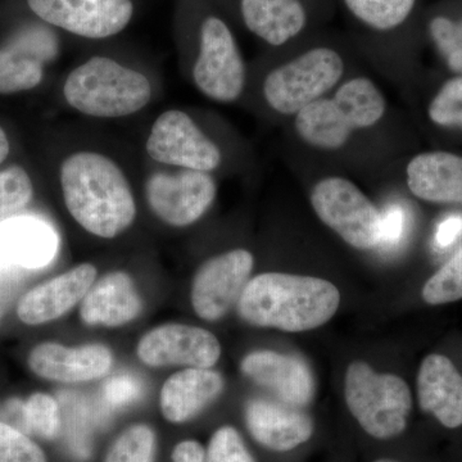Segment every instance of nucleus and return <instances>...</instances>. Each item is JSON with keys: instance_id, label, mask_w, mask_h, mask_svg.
Here are the masks:
<instances>
[{"instance_id": "obj_10", "label": "nucleus", "mask_w": 462, "mask_h": 462, "mask_svg": "<svg viewBox=\"0 0 462 462\" xmlns=\"http://www.w3.org/2000/svg\"><path fill=\"white\" fill-rule=\"evenodd\" d=\"M254 264V254L245 249H233L206 261L191 285L194 312L206 321L220 320L242 296Z\"/></svg>"}, {"instance_id": "obj_6", "label": "nucleus", "mask_w": 462, "mask_h": 462, "mask_svg": "<svg viewBox=\"0 0 462 462\" xmlns=\"http://www.w3.org/2000/svg\"><path fill=\"white\" fill-rule=\"evenodd\" d=\"M311 205L346 245L360 251L379 247L382 212L355 182L339 176L322 179L312 190Z\"/></svg>"}, {"instance_id": "obj_24", "label": "nucleus", "mask_w": 462, "mask_h": 462, "mask_svg": "<svg viewBox=\"0 0 462 462\" xmlns=\"http://www.w3.org/2000/svg\"><path fill=\"white\" fill-rule=\"evenodd\" d=\"M300 138L311 147L337 151L345 147L354 134L334 99L315 100L296 115Z\"/></svg>"}, {"instance_id": "obj_36", "label": "nucleus", "mask_w": 462, "mask_h": 462, "mask_svg": "<svg viewBox=\"0 0 462 462\" xmlns=\"http://www.w3.org/2000/svg\"><path fill=\"white\" fill-rule=\"evenodd\" d=\"M105 397L112 406H125L134 402L141 394V385L130 376H116L105 384Z\"/></svg>"}, {"instance_id": "obj_37", "label": "nucleus", "mask_w": 462, "mask_h": 462, "mask_svg": "<svg viewBox=\"0 0 462 462\" xmlns=\"http://www.w3.org/2000/svg\"><path fill=\"white\" fill-rule=\"evenodd\" d=\"M462 233L461 216H451L446 218L438 227L436 234V242L439 247H449Z\"/></svg>"}, {"instance_id": "obj_14", "label": "nucleus", "mask_w": 462, "mask_h": 462, "mask_svg": "<svg viewBox=\"0 0 462 462\" xmlns=\"http://www.w3.org/2000/svg\"><path fill=\"white\" fill-rule=\"evenodd\" d=\"M97 273L94 264L81 263L30 289L18 302V320L29 327H38L62 318L84 300L96 282Z\"/></svg>"}, {"instance_id": "obj_13", "label": "nucleus", "mask_w": 462, "mask_h": 462, "mask_svg": "<svg viewBox=\"0 0 462 462\" xmlns=\"http://www.w3.org/2000/svg\"><path fill=\"white\" fill-rule=\"evenodd\" d=\"M30 370L39 378L58 383H85L107 375L114 365L108 346H66L44 342L33 346L27 357Z\"/></svg>"}, {"instance_id": "obj_39", "label": "nucleus", "mask_w": 462, "mask_h": 462, "mask_svg": "<svg viewBox=\"0 0 462 462\" xmlns=\"http://www.w3.org/2000/svg\"><path fill=\"white\" fill-rule=\"evenodd\" d=\"M9 149H11V145H9L7 134L3 127H0V163L8 157Z\"/></svg>"}, {"instance_id": "obj_26", "label": "nucleus", "mask_w": 462, "mask_h": 462, "mask_svg": "<svg viewBox=\"0 0 462 462\" xmlns=\"http://www.w3.org/2000/svg\"><path fill=\"white\" fill-rule=\"evenodd\" d=\"M345 3L357 20L378 32H389L402 25L415 5V0H345Z\"/></svg>"}, {"instance_id": "obj_34", "label": "nucleus", "mask_w": 462, "mask_h": 462, "mask_svg": "<svg viewBox=\"0 0 462 462\" xmlns=\"http://www.w3.org/2000/svg\"><path fill=\"white\" fill-rule=\"evenodd\" d=\"M206 462H256L249 454L238 430L233 427H223L215 431L208 448Z\"/></svg>"}, {"instance_id": "obj_18", "label": "nucleus", "mask_w": 462, "mask_h": 462, "mask_svg": "<svg viewBox=\"0 0 462 462\" xmlns=\"http://www.w3.org/2000/svg\"><path fill=\"white\" fill-rule=\"evenodd\" d=\"M142 309V298L132 276L114 272L94 282L81 300L80 316L85 324L116 328L135 320Z\"/></svg>"}, {"instance_id": "obj_32", "label": "nucleus", "mask_w": 462, "mask_h": 462, "mask_svg": "<svg viewBox=\"0 0 462 462\" xmlns=\"http://www.w3.org/2000/svg\"><path fill=\"white\" fill-rule=\"evenodd\" d=\"M430 117L440 126H462V76L443 85L431 100Z\"/></svg>"}, {"instance_id": "obj_40", "label": "nucleus", "mask_w": 462, "mask_h": 462, "mask_svg": "<svg viewBox=\"0 0 462 462\" xmlns=\"http://www.w3.org/2000/svg\"><path fill=\"white\" fill-rule=\"evenodd\" d=\"M374 462H400V461L392 460V458H380V460H376Z\"/></svg>"}, {"instance_id": "obj_22", "label": "nucleus", "mask_w": 462, "mask_h": 462, "mask_svg": "<svg viewBox=\"0 0 462 462\" xmlns=\"http://www.w3.org/2000/svg\"><path fill=\"white\" fill-rule=\"evenodd\" d=\"M51 51L47 33L32 30L18 35L0 50V94L35 89L44 78V63Z\"/></svg>"}, {"instance_id": "obj_31", "label": "nucleus", "mask_w": 462, "mask_h": 462, "mask_svg": "<svg viewBox=\"0 0 462 462\" xmlns=\"http://www.w3.org/2000/svg\"><path fill=\"white\" fill-rule=\"evenodd\" d=\"M0 462H47V458L25 431L0 421Z\"/></svg>"}, {"instance_id": "obj_1", "label": "nucleus", "mask_w": 462, "mask_h": 462, "mask_svg": "<svg viewBox=\"0 0 462 462\" xmlns=\"http://www.w3.org/2000/svg\"><path fill=\"white\" fill-rule=\"evenodd\" d=\"M67 209L83 229L99 238L124 233L136 216L126 176L114 161L94 152H79L60 167Z\"/></svg>"}, {"instance_id": "obj_21", "label": "nucleus", "mask_w": 462, "mask_h": 462, "mask_svg": "<svg viewBox=\"0 0 462 462\" xmlns=\"http://www.w3.org/2000/svg\"><path fill=\"white\" fill-rule=\"evenodd\" d=\"M406 173L409 189L418 199L461 205L462 157L448 152L419 154L410 161Z\"/></svg>"}, {"instance_id": "obj_30", "label": "nucleus", "mask_w": 462, "mask_h": 462, "mask_svg": "<svg viewBox=\"0 0 462 462\" xmlns=\"http://www.w3.org/2000/svg\"><path fill=\"white\" fill-rule=\"evenodd\" d=\"M26 431L44 439H53L60 433V406L53 397L36 392L23 402Z\"/></svg>"}, {"instance_id": "obj_5", "label": "nucleus", "mask_w": 462, "mask_h": 462, "mask_svg": "<svg viewBox=\"0 0 462 462\" xmlns=\"http://www.w3.org/2000/svg\"><path fill=\"white\" fill-rule=\"evenodd\" d=\"M345 74V62L330 48H314L273 69L264 79L267 105L281 115H297L324 98Z\"/></svg>"}, {"instance_id": "obj_3", "label": "nucleus", "mask_w": 462, "mask_h": 462, "mask_svg": "<svg viewBox=\"0 0 462 462\" xmlns=\"http://www.w3.org/2000/svg\"><path fill=\"white\" fill-rule=\"evenodd\" d=\"M63 94L81 114L116 118L144 108L152 98V87L141 72L111 58L93 57L69 75Z\"/></svg>"}, {"instance_id": "obj_23", "label": "nucleus", "mask_w": 462, "mask_h": 462, "mask_svg": "<svg viewBox=\"0 0 462 462\" xmlns=\"http://www.w3.org/2000/svg\"><path fill=\"white\" fill-rule=\"evenodd\" d=\"M249 32L273 47H282L302 32L307 14L300 0H242Z\"/></svg>"}, {"instance_id": "obj_19", "label": "nucleus", "mask_w": 462, "mask_h": 462, "mask_svg": "<svg viewBox=\"0 0 462 462\" xmlns=\"http://www.w3.org/2000/svg\"><path fill=\"white\" fill-rule=\"evenodd\" d=\"M58 239L50 225L36 217L8 218L0 224V264L41 269L56 256Z\"/></svg>"}, {"instance_id": "obj_27", "label": "nucleus", "mask_w": 462, "mask_h": 462, "mask_svg": "<svg viewBox=\"0 0 462 462\" xmlns=\"http://www.w3.org/2000/svg\"><path fill=\"white\" fill-rule=\"evenodd\" d=\"M421 296L430 306L462 300V248L428 279L422 287Z\"/></svg>"}, {"instance_id": "obj_33", "label": "nucleus", "mask_w": 462, "mask_h": 462, "mask_svg": "<svg viewBox=\"0 0 462 462\" xmlns=\"http://www.w3.org/2000/svg\"><path fill=\"white\" fill-rule=\"evenodd\" d=\"M430 33L449 69L462 74V21L454 23L446 17L434 18Z\"/></svg>"}, {"instance_id": "obj_16", "label": "nucleus", "mask_w": 462, "mask_h": 462, "mask_svg": "<svg viewBox=\"0 0 462 462\" xmlns=\"http://www.w3.org/2000/svg\"><path fill=\"white\" fill-rule=\"evenodd\" d=\"M418 400L422 411L447 430L462 427V374L447 356L430 354L422 360Z\"/></svg>"}, {"instance_id": "obj_35", "label": "nucleus", "mask_w": 462, "mask_h": 462, "mask_svg": "<svg viewBox=\"0 0 462 462\" xmlns=\"http://www.w3.org/2000/svg\"><path fill=\"white\" fill-rule=\"evenodd\" d=\"M407 215L400 205L389 206L382 214L379 247L393 248L400 245L406 230Z\"/></svg>"}, {"instance_id": "obj_7", "label": "nucleus", "mask_w": 462, "mask_h": 462, "mask_svg": "<svg viewBox=\"0 0 462 462\" xmlns=\"http://www.w3.org/2000/svg\"><path fill=\"white\" fill-rule=\"evenodd\" d=\"M193 78L197 88L216 102H234L245 90V60L229 27L220 18L208 17L203 23Z\"/></svg>"}, {"instance_id": "obj_29", "label": "nucleus", "mask_w": 462, "mask_h": 462, "mask_svg": "<svg viewBox=\"0 0 462 462\" xmlns=\"http://www.w3.org/2000/svg\"><path fill=\"white\" fill-rule=\"evenodd\" d=\"M32 197V181L26 170L12 166L0 171V224L25 208Z\"/></svg>"}, {"instance_id": "obj_9", "label": "nucleus", "mask_w": 462, "mask_h": 462, "mask_svg": "<svg viewBox=\"0 0 462 462\" xmlns=\"http://www.w3.org/2000/svg\"><path fill=\"white\" fill-rule=\"evenodd\" d=\"M147 153L154 161L197 171H214L221 163V152L185 112H163L152 126Z\"/></svg>"}, {"instance_id": "obj_38", "label": "nucleus", "mask_w": 462, "mask_h": 462, "mask_svg": "<svg viewBox=\"0 0 462 462\" xmlns=\"http://www.w3.org/2000/svg\"><path fill=\"white\" fill-rule=\"evenodd\" d=\"M173 462H206L203 447L196 440H184L172 452Z\"/></svg>"}, {"instance_id": "obj_25", "label": "nucleus", "mask_w": 462, "mask_h": 462, "mask_svg": "<svg viewBox=\"0 0 462 462\" xmlns=\"http://www.w3.org/2000/svg\"><path fill=\"white\" fill-rule=\"evenodd\" d=\"M352 129H369L380 123L387 103L370 79L356 78L340 85L333 97Z\"/></svg>"}, {"instance_id": "obj_17", "label": "nucleus", "mask_w": 462, "mask_h": 462, "mask_svg": "<svg viewBox=\"0 0 462 462\" xmlns=\"http://www.w3.org/2000/svg\"><path fill=\"white\" fill-rule=\"evenodd\" d=\"M245 422L260 445L278 452L297 448L314 433V424L306 413L260 398L247 403Z\"/></svg>"}, {"instance_id": "obj_11", "label": "nucleus", "mask_w": 462, "mask_h": 462, "mask_svg": "<svg viewBox=\"0 0 462 462\" xmlns=\"http://www.w3.org/2000/svg\"><path fill=\"white\" fill-rule=\"evenodd\" d=\"M27 5L45 23L88 39L123 32L134 14L132 0H27Z\"/></svg>"}, {"instance_id": "obj_12", "label": "nucleus", "mask_w": 462, "mask_h": 462, "mask_svg": "<svg viewBox=\"0 0 462 462\" xmlns=\"http://www.w3.org/2000/svg\"><path fill=\"white\" fill-rule=\"evenodd\" d=\"M136 354L151 367L188 366L209 369L217 364L221 345L202 328L166 324L154 328L139 340Z\"/></svg>"}, {"instance_id": "obj_8", "label": "nucleus", "mask_w": 462, "mask_h": 462, "mask_svg": "<svg viewBox=\"0 0 462 462\" xmlns=\"http://www.w3.org/2000/svg\"><path fill=\"white\" fill-rule=\"evenodd\" d=\"M148 205L160 220L171 226L197 223L217 194L215 179L206 171L182 169L175 173L157 172L145 185Z\"/></svg>"}, {"instance_id": "obj_28", "label": "nucleus", "mask_w": 462, "mask_h": 462, "mask_svg": "<svg viewBox=\"0 0 462 462\" xmlns=\"http://www.w3.org/2000/svg\"><path fill=\"white\" fill-rule=\"evenodd\" d=\"M156 434L144 424L125 430L109 449L106 462H154Z\"/></svg>"}, {"instance_id": "obj_20", "label": "nucleus", "mask_w": 462, "mask_h": 462, "mask_svg": "<svg viewBox=\"0 0 462 462\" xmlns=\"http://www.w3.org/2000/svg\"><path fill=\"white\" fill-rule=\"evenodd\" d=\"M223 389L221 374L188 367L166 380L161 391V410L167 420L180 424L203 411L220 396Z\"/></svg>"}, {"instance_id": "obj_2", "label": "nucleus", "mask_w": 462, "mask_h": 462, "mask_svg": "<svg viewBox=\"0 0 462 462\" xmlns=\"http://www.w3.org/2000/svg\"><path fill=\"white\" fill-rule=\"evenodd\" d=\"M339 305L340 293L333 282L282 273L251 279L238 300L239 315L248 324L289 333L322 327Z\"/></svg>"}, {"instance_id": "obj_4", "label": "nucleus", "mask_w": 462, "mask_h": 462, "mask_svg": "<svg viewBox=\"0 0 462 462\" xmlns=\"http://www.w3.org/2000/svg\"><path fill=\"white\" fill-rule=\"evenodd\" d=\"M345 397L352 416L369 436L391 439L406 430L412 396L400 376L374 372L366 363L355 361L346 369Z\"/></svg>"}, {"instance_id": "obj_15", "label": "nucleus", "mask_w": 462, "mask_h": 462, "mask_svg": "<svg viewBox=\"0 0 462 462\" xmlns=\"http://www.w3.org/2000/svg\"><path fill=\"white\" fill-rule=\"evenodd\" d=\"M240 369L252 382L270 389L289 406H306L314 396V379L309 366L293 356L251 352L243 358Z\"/></svg>"}]
</instances>
